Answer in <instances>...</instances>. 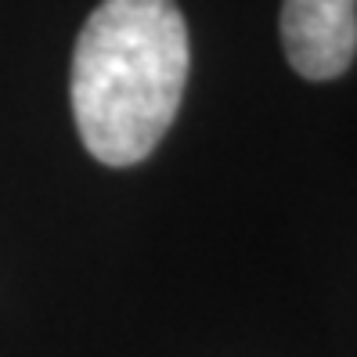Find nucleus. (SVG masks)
Here are the masks:
<instances>
[{"mask_svg":"<svg viewBox=\"0 0 357 357\" xmlns=\"http://www.w3.org/2000/svg\"><path fill=\"white\" fill-rule=\"evenodd\" d=\"M188 58L177 0H101L79 29L69 76L83 149L105 166L149 159L181 109Z\"/></svg>","mask_w":357,"mask_h":357,"instance_id":"1","label":"nucleus"},{"mask_svg":"<svg viewBox=\"0 0 357 357\" xmlns=\"http://www.w3.org/2000/svg\"><path fill=\"white\" fill-rule=\"evenodd\" d=\"M282 47L303 79L343 76L357 54V0H285Z\"/></svg>","mask_w":357,"mask_h":357,"instance_id":"2","label":"nucleus"}]
</instances>
